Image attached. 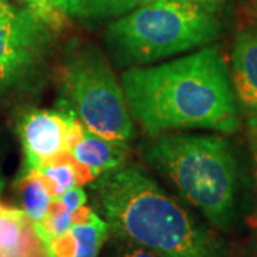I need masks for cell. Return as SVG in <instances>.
I'll return each instance as SVG.
<instances>
[{
	"mask_svg": "<svg viewBox=\"0 0 257 257\" xmlns=\"http://www.w3.org/2000/svg\"><path fill=\"white\" fill-rule=\"evenodd\" d=\"M121 87L132 117L150 136L186 127L231 133L240 124L229 69L216 47L132 67L121 74Z\"/></svg>",
	"mask_w": 257,
	"mask_h": 257,
	"instance_id": "1",
	"label": "cell"
},
{
	"mask_svg": "<svg viewBox=\"0 0 257 257\" xmlns=\"http://www.w3.org/2000/svg\"><path fill=\"white\" fill-rule=\"evenodd\" d=\"M94 192L114 237L157 257H223L219 240L139 167L99 176Z\"/></svg>",
	"mask_w": 257,
	"mask_h": 257,
	"instance_id": "2",
	"label": "cell"
},
{
	"mask_svg": "<svg viewBox=\"0 0 257 257\" xmlns=\"http://www.w3.org/2000/svg\"><path fill=\"white\" fill-rule=\"evenodd\" d=\"M150 163L163 172L217 229L234 220L237 167L229 143L210 135H157L147 149Z\"/></svg>",
	"mask_w": 257,
	"mask_h": 257,
	"instance_id": "3",
	"label": "cell"
},
{
	"mask_svg": "<svg viewBox=\"0 0 257 257\" xmlns=\"http://www.w3.org/2000/svg\"><path fill=\"white\" fill-rule=\"evenodd\" d=\"M220 25L204 6L180 0H150L120 16L106 30L119 63L133 67L211 43Z\"/></svg>",
	"mask_w": 257,
	"mask_h": 257,
	"instance_id": "4",
	"label": "cell"
},
{
	"mask_svg": "<svg viewBox=\"0 0 257 257\" xmlns=\"http://www.w3.org/2000/svg\"><path fill=\"white\" fill-rule=\"evenodd\" d=\"M62 89L66 109L87 130L120 142L135 138V123L121 83L97 49L84 46L67 56Z\"/></svg>",
	"mask_w": 257,
	"mask_h": 257,
	"instance_id": "5",
	"label": "cell"
},
{
	"mask_svg": "<svg viewBox=\"0 0 257 257\" xmlns=\"http://www.w3.org/2000/svg\"><path fill=\"white\" fill-rule=\"evenodd\" d=\"M53 30L29 8L18 12L0 26V96L29 83L46 62Z\"/></svg>",
	"mask_w": 257,
	"mask_h": 257,
	"instance_id": "6",
	"label": "cell"
},
{
	"mask_svg": "<svg viewBox=\"0 0 257 257\" xmlns=\"http://www.w3.org/2000/svg\"><path fill=\"white\" fill-rule=\"evenodd\" d=\"M83 126L69 109L30 110L18 123V133L28 170H39L70 152L82 135Z\"/></svg>",
	"mask_w": 257,
	"mask_h": 257,
	"instance_id": "7",
	"label": "cell"
},
{
	"mask_svg": "<svg viewBox=\"0 0 257 257\" xmlns=\"http://www.w3.org/2000/svg\"><path fill=\"white\" fill-rule=\"evenodd\" d=\"M72 217L70 229L53 240L47 250L56 257H99L110 231L107 221L87 206L72 213Z\"/></svg>",
	"mask_w": 257,
	"mask_h": 257,
	"instance_id": "8",
	"label": "cell"
},
{
	"mask_svg": "<svg viewBox=\"0 0 257 257\" xmlns=\"http://www.w3.org/2000/svg\"><path fill=\"white\" fill-rule=\"evenodd\" d=\"M3 180L0 179V192ZM47 248L22 209L0 202V257H46Z\"/></svg>",
	"mask_w": 257,
	"mask_h": 257,
	"instance_id": "9",
	"label": "cell"
},
{
	"mask_svg": "<svg viewBox=\"0 0 257 257\" xmlns=\"http://www.w3.org/2000/svg\"><path fill=\"white\" fill-rule=\"evenodd\" d=\"M126 142L101 138L84 127L79 140L70 149V155L84 167H87L94 179L107 172L123 167L127 157Z\"/></svg>",
	"mask_w": 257,
	"mask_h": 257,
	"instance_id": "10",
	"label": "cell"
},
{
	"mask_svg": "<svg viewBox=\"0 0 257 257\" xmlns=\"http://www.w3.org/2000/svg\"><path fill=\"white\" fill-rule=\"evenodd\" d=\"M233 82L241 103L257 109V29L240 32L231 53Z\"/></svg>",
	"mask_w": 257,
	"mask_h": 257,
	"instance_id": "11",
	"label": "cell"
},
{
	"mask_svg": "<svg viewBox=\"0 0 257 257\" xmlns=\"http://www.w3.org/2000/svg\"><path fill=\"white\" fill-rule=\"evenodd\" d=\"M18 193L22 210L32 224L45 220L52 202L55 200L50 184L47 183L45 176L39 170H28L19 179Z\"/></svg>",
	"mask_w": 257,
	"mask_h": 257,
	"instance_id": "12",
	"label": "cell"
},
{
	"mask_svg": "<svg viewBox=\"0 0 257 257\" xmlns=\"http://www.w3.org/2000/svg\"><path fill=\"white\" fill-rule=\"evenodd\" d=\"M39 172L45 176L47 183L50 184L55 197L62 196L64 192L73 187H80L94 180L92 172L80 165L69 152L50 162L49 165L40 167Z\"/></svg>",
	"mask_w": 257,
	"mask_h": 257,
	"instance_id": "13",
	"label": "cell"
},
{
	"mask_svg": "<svg viewBox=\"0 0 257 257\" xmlns=\"http://www.w3.org/2000/svg\"><path fill=\"white\" fill-rule=\"evenodd\" d=\"M150 0H77L76 16L84 19L120 18Z\"/></svg>",
	"mask_w": 257,
	"mask_h": 257,
	"instance_id": "14",
	"label": "cell"
},
{
	"mask_svg": "<svg viewBox=\"0 0 257 257\" xmlns=\"http://www.w3.org/2000/svg\"><path fill=\"white\" fill-rule=\"evenodd\" d=\"M26 5V8L35 12L39 18H42L50 28L59 29L63 25L64 15L59 9L56 0H20Z\"/></svg>",
	"mask_w": 257,
	"mask_h": 257,
	"instance_id": "15",
	"label": "cell"
},
{
	"mask_svg": "<svg viewBox=\"0 0 257 257\" xmlns=\"http://www.w3.org/2000/svg\"><path fill=\"white\" fill-rule=\"evenodd\" d=\"M106 257H157L152 251H149L145 247L135 244L127 240L117 239L111 243L110 251Z\"/></svg>",
	"mask_w": 257,
	"mask_h": 257,
	"instance_id": "16",
	"label": "cell"
},
{
	"mask_svg": "<svg viewBox=\"0 0 257 257\" xmlns=\"http://www.w3.org/2000/svg\"><path fill=\"white\" fill-rule=\"evenodd\" d=\"M59 202L63 204V207L70 213H74L76 210H79L80 207L86 206L87 202V194L84 193L82 187H73L67 192H64L62 196L55 197Z\"/></svg>",
	"mask_w": 257,
	"mask_h": 257,
	"instance_id": "17",
	"label": "cell"
},
{
	"mask_svg": "<svg viewBox=\"0 0 257 257\" xmlns=\"http://www.w3.org/2000/svg\"><path fill=\"white\" fill-rule=\"evenodd\" d=\"M248 128H250V143H251V150H253V157H254V165H256V186H257V116L251 117L248 121ZM248 224L251 227H257V206L256 210L247 219Z\"/></svg>",
	"mask_w": 257,
	"mask_h": 257,
	"instance_id": "18",
	"label": "cell"
},
{
	"mask_svg": "<svg viewBox=\"0 0 257 257\" xmlns=\"http://www.w3.org/2000/svg\"><path fill=\"white\" fill-rule=\"evenodd\" d=\"M19 6H15L12 5L9 0H0V26L9 20L16 12H18Z\"/></svg>",
	"mask_w": 257,
	"mask_h": 257,
	"instance_id": "19",
	"label": "cell"
},
{
	"mask_svg": "<svg viewBox=\"0 0 257 257\" xmlns=\"http://www.w3.org/2000/svg\"><path fill=\"white\" fill-rule=\"evenodd\" d=\"M56 3L66 16H76L77 0H56Z\"/></svg>",
	"mask_w": 257,
	"mask_h": 257,
	"instance_id": "20",
	"label": "cell"
},
{
	"mask_svg": "<svg viewBox=\"0 0 257 257\" xmlns=\"http://www.w3.org/2000/svg\"><path fill=\"white\" fill-rule=\"evenodd\" d=\"M180 2H189V3H196V5H200V6H204V8H211L219 0H180Z\"/></svg>",
	"mask_w": 257,
	"mask_h": 257,
	"instance_id": "21",
	"label": "cell"
},
{
	"mask_svg": "<svg viewBox=\"0 0 257 257\" xmlns=\"http://www.w3.org/2000/svg\"><path fill=\"white\" fill-rule=\"evenodd\" d=\"M47 257H56V256H55V254H53V253H50V251L47 250Z\"/></svg>",
	"mask_w": 257,
	"mask_h": 257,
	"instance_id": "22",
	"label": "cell"
}]
</instances>
